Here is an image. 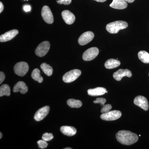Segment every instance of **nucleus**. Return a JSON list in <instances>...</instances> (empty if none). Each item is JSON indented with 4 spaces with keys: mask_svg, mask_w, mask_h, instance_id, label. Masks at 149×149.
Segmentation results:
<instances>
[{
    "mask_svg": "<svg viewBox=\"0 0 149 149\" xmlns=\"http://www.w3.org/2000/svg\"><path fill=\"white\" fill-rule=\"evenodd\" d=\"M28 91V88L25 83L22 81H19L16 83L13 88L14 93L19 92L21 94H24Z\"/></svg>",
    "mask_w": 149,
    "mask_h": 149,
    "instance_id": "nucleus-17",
    "label": "nucleus"
},
{
    "mask_svg": "<svg viewBox=\"0 0 149 149\" xmlns=\"http://www.w3.org/2000/svg\"><path fill=\"white\" fill-rule=\"evenodd\" d=\"M64 149H72V148H65Z\"/></svg>",
    "mask_w": 149,
    "mask_h": 149,
    "instance_id": "nucleus-36",
    "label": "nucleus"
},
{
    "mask_svg": "<svg viewBox=\"0 0 149 149\" xmlns=\"http://www.w3.org/2000/svg\"><path fill=\"white\" fill-rule=\"evenodd\" d=\"M62 16L65 22L68 24H71L74 23L75 20L74 15L68 10H65L62 12Z\"/></svg>",
    "mask_w": 149,
    "mask_h": 149,
    "instance_id": "nucleus-14",
    "label": "nucleus"
},
{
    "mask_svg": "<svg viewBox=\"0 0 149 149\" xmlns=\"http://www.w3.org/2000/svg\"><path fill=\"white\" fill-rule=\"evenodd\" d=\"M138 57L142 62L149 63V54L146 51H140L138 53Z\"/></svg>",
    "mask_w": 149,
    "mask_h": 149,
    "instance_id": "nucleus-20",
    "label": "nucleus"
},
{
    "mask_svg": "<svg viewBox=\"0 0 149 149\" xmlns=\"http://www.w3.org/2000/svg\"><path fill=\"white\" fill-rule=\"evenodd\" d=\"M5 79V75L4 73L1 71L0 72V84H2Z\"/></svg>",
    "mask_w": 149,
    "mask_h": 149,
    "instance_id": "nucleus-30",
    "label": "nucleus"
},
{
    "mask_svg": "<svg viewBox=\"0 0 149 149\" xmlns=\"http://www.w3.org/2000/svg\"><path fill=\"white\" fill-rule=\"evenodd\" d=\"M38 144V146L40 148L45 149L48 146V144L47 141L45 140H39L37 142Z\"/></svg>",
    "mask_w": 149,
    "mask_h": 149,
    "instance_id": "nucleus-25",
    "label": "nucleus"
},
{
    "mask_svg": "<svg viewBox=\"0 0 149 149\" xmlns=\"http://www.w3.org/2000/svg\"><path fill=\"white\" fill-rule=\"evenodd\" d=\"M107 93L106 89L102 87H97L94 89H90L88 91V95L93 97L103 95Z\"/></svg>",
    "mask_w": 149,
    "mask_h": 149,
    "instance_id": "nucleus-15",
    "label": "nucleus"
},
{
    "mask_svg": "<svg viewBox=\"0 0 149 149\" xmlns=\"http://www.w3.org/2000/svg\"><path fill=\"white\" fill-rule=\"evenodd\" d=\"M111 109L112 106L110 104H105L104 106H103L101 110V112L102 113H105L108 112L110 111V110Z\"/></svg>",
    "mask_w": 149,
    "mask_h": 149,
    "instance_id": "nucleus-27",
    "label": "nucleus"
},
{
    "mask_svg": "<svg viewBox=\"0 0 149 149\" xmlns=\"http://www.w3.org/2000/svg\"><path fill=\"white\" fill-rule=\"evenodd\" d=\"M80 70L74 69L66 72L63 77V80L65 83H70L76 80L81 75Z\"/></svg>",
    "mask_w": 149,
    "mask_h": 149,
    "instance_id": "nucleus-3",
    "label": "nucleus"
},
{
    "mask_svg": "<svg viewBox=\"0 0 149 149\" xmlns=\"http://www.w3.org/2000/svg\"><path fill=\"white\" fill-rule=\"evenodd\" d=\"M24 1H25V0H24ZM26 1H28V0H26Z\"/></svg>",
    "mask_w": 149,
    "mask_h": 149,
    "instance_id": "nucleus-37",
    "label": "nucleus"
},
{
    "mask_svg": "<svg viewBox=\"0 0 149 149\" xmlns=\"http://www.w3.org/2000/svg\"><path fill=\"white\" fill-rule=\"evenodd\" d=\"M116 136L118 142L126 146L133 145L139 140L137 134L128 130H120L116 133Z\"/></svg>",
    "mask_w": 149,
    "mask_h": 149,
    "instance_id": "nucleus-1",
    "label": "nucleus"
},
{
    "mask_svg": "<svg viewBox=\"0 0 149 149\" xmlns=\"http://www.w3.org/2000/svg\"><path fill=\"white\" fill-rule=\"evenodd\" d=\"M94 1L98 2H104L106 1L107 0H94Z\"/></svg>",
    "mask_w": 149,
    "mask_h": 149,
    "instance_id": "nucleus-33",
    "label": "nucleus"
},
{
    "mask_svg": "<svg viewBox=\"0 0 149 149\" xmlns=\"http://www.w3.org/2000/svg\"><path fill=\"white\" fill-rule=\"evenodd\" d=\"M29 65L25 62L17 63L14 67L15 73L19 76H24L29 70Z\"/></svg>",
    "mask_w": 149,
    "mask_h": 149,
    "instance_id": "nucleus-4",
    "label": "nucleus"
},
{
    "mask_svg": "<svg viewBox=\"0 0 149 149\" xmlns=\"http://www.w3.org/2000/svg\"></svg>",
    "mask_w": 149,
    "mask_h": 149,
    "instance_id": "nucleus-38",
    "label": "nucleus"
},
{
    "mask_svg": "<svg viewBox=\"0 0 149 149\" xmlns=\"http://www.w3.org/2000/svg\"><path fill=\"white\" fill-rule=\"evenodd\" d=\"M128 24L125 21L118 20L111 22L107 24L106 29L111 34H117L120 30L126 29Z\"/></svg>",
    "mask_w": 149,
    "mask_h": 149,
    "instance_id": "nucleus-2",
    "label": "nucleus"
},
{
    "mask_svg": "<svg viewBox=\"0 0 149 149\" xmlns=\"http://www.w3.org/2000/svg\"><path fill=\"white\" fill-rule=\"evenodd\" d=\"M60 130L63 135L68 136H74L77 133L76 129L72 126H61V127Z\"/></svg>",
    "mask_w": 149,
    "mask_h": 149,
    "instance_id": "nucleus-18",
    "label": "nucleus"
},
{
    "mask_svg": "<svg viewBox=\"0 0 149 149\" xmlns=\"http://www.w3.org/2000/svg\"><path fill=\"white\" fill-rule=\"evenodd\" d=\"M4 9V6L3 5V3L1 2H0V13L2 12Z\"/></svg>",
    "mask_w": 149,
    "mask_h": 149,
    "instance_id": "nucleus-32",
    "label": "nucleus"
},
{
    "mask_svg": "<svg viewBox=\"0 0 149 149\" xmlns=\"http://www.w3.org/2000/svg\"><path fill=\"white\" fill-rule=\"evenodd\" d=\"M72 2V0H58L57 1V3L59 4H64L65 5H68L70 4Z\"/></svg>",
    "mask_w": 149,
    "mask_h": 149,
    "instance_id": "nucleus-29",
    "label": "nucleus"
},
{
    "mask_svg": "<svg viewBox=\"0 0 149 149\" xmlns=\"http://www.w3.org/2000/svg\"><path fill=\"white\" fill-rule=\"evenodd\" d=\"M50 110L49 107L47 106L40 109L35 113L34 119L36 121H40L42 120L47 116Z\"/></svg>",
    "mask_w": 149,
    "mask_h": 149,
    "instance_id": "nucleus-11",
    "label": "nucleus"
},
{
    "mask_svg": "<svg viewBox=\"0 0 149 149\" xmlns=\"http://www.w3.org/2000/svg\"><path fill=\"white\" fill-rule=\"evenodd\" d=\"M54 138L52 133H46L43 134L42 139L46 141H50Z\"/></svg>",
    "mask_w": 149,
    "mask_h": 149,
    "instance_id": "nucleus-26",
    "label": "nucleus"
},
{
    "mask_svg": "<svg viewBox=\"0 0 149 149\" xmlns=\"http://www.w3.org/2000/svg\"><path fill=\"white\" fill-rule=\"evenodd\" d=\"M134 103L143 109L144 110L148 111L149 109V104L146 98L143 96L139 95L136 97L134 100Z\"/></svg>",
    "mask_w": 149,
    "mask_h": 149,
    "instance_id": "nucleus-10",
    "label": "nucleus"
},
{
    "mask_svg": "<svg viewBox=\"0 0 149 149\" xmlns=\"http://www.w3.org/2000/svg\"><path fill=\"white\" fill-rule=\"evenodd\" d=\"M67 104L70 107L76 108H80L82 106V102L79 100H74V99H70L68 100Z\"/></svg>",
    "mask_w": 149,
    "mask_h": 149,
    "instance_id": "nucleus-23",
    "label": "nucleus"
},
{
    "mask_svg": "<svg viewBox=\"0 0 149 149\" xmlns=\"http://www.w3.org/2000/svg\"><path fill=\"white\" fill-rule=\"evenodd\" d=\"M31 76L32 79L35 81H37L38 83H42L43 78L40 75V71L37 68H35L32 71Z\"/></svg>",
    "mask_w": 149,
    "mask_h": 149,
    "instance_id": "nucleus-21",
    "label": "nucleus"
},
{
    "mask_svg": "<svg viewBox=\"0 0 149 149\" xmlns=\"http://www.w3.org/2000/svg\"><path fill=\"white\" fill-rule=\"evenodd\" d=\"M18 30L17 29H13L6 32L0 36V42H4L12 40L18 34Z\"/></svg>",
    "mask_w": 149,
    "mask_h": 149,
    "instance_id": "nucleus-13",
    "label": "nucleus"
},
{
    "mask_svg": "<svg viewBox=\"0 0 149 149\" xmlns=\"http://www.w3.org/2000/svg\"><path fill=\"white\" fill-rule=\"evenodd\" d=\"M40 67L41 69L46 75L48 76H50L52 74L53 70L50 65L44 63L41 65Z\"/></svg>",
    "mask_w": 149,
    "mask_h": 149,
    "instance_id": "nucleus-22",
    "label": "nucleus"
},
{
    "mask_svg": "<svg viewBox=\"0 0 149 149\" xmlns=\"http://www.w3.org/2000/svg\"><path fill=\"white\" fill-rule=\"evenodd\" d=\"M122 115L121 112L119 111L113 110L102 113L100 118L102 120L106 121H112L118 119Z\"/></svg>",
    "mask_w": 149,
    "mask_h": 149,
    "instance_id": "nucleus-5",
    "label": "nucleus"
},
{
    "mask_svg": "<svg viewBox=\"0 0 149 149\" xmlns=\"http://www.w3.org/2000/svg\"><path fill=\"white\" fill-rule=\"evenodd\" d=\"M10 95V89L9 86L7 84H4L0 88V96H9Z\"/></svg>",
    "mask_w": 149,
    "mask_h": 149,
    "instance_id": "nucleus-24",
    "label": "nucleus"
},
{
    "mask_svg": "<svg viewBox=\"0 0 149 149\" xmlns=\"http://www.w3.org/2000/svg\"><path fill=\"white\" fill-rule=\"evenodd\" d=\"M109 6L113 8L122 10L126 8L128 6V4L125 0H113Z\"/></svg>",
    "mask_w": 149,
    "mask_h": 149,
    "instance_id": "nucleus-16",
    "label": "nucleus"
},
{
    "mask_svg": "<svg viewBox=\"0 0 149 149\" xmlns=\"http://www.w3.org/2000/svg\"><path fill=\"white\" fill-rule=\"evenodd\" d=\"M0 139H1L2 137V134L1 133H0Z\"/></svg>",
    "mask_w": 149,
    "mask_h": 149,
    "instance_id": "nucleus-35",
    "label": "nucleus"
},
{
    "mask_svg": "<svg viewBox=\"0 0 149 149\" xmlns=\"http://www.w3.org/2000/svg\"><path fill=\"white\" fill-rule=\"evenodd\" d=\"M42 17L44 21L48 24H52L54 22V17L50 9L47 6H43L41 12Z\"/></svg>",
    "mask_w": 149,
    "mask_h": 149,
    "instance_id": "nucleus-8",
    "label": "nucleus"
},
{
    "mask_svg": "<svg viewBox=\"0 0 149 149\" xmlns=\"http://www.w3.org/2000/svg\"><path fill=\"white\" fill-rule=\"evenodd\" d=\"M23 9H24V11L26 12H29L31 10V7L29 5H25L23 6Z\"/></svg>",
    "mask_w": 149,
    "mask_h": 149,
    "instance_id": "nucleus-31",
    "label": "nucleus"
},
{
    "mask_svg": "<svg viewBox=\"0 0 149 149\" xmlns=\"http://www.w3.org/2000/svg\"><path fill=\"white\" fill-rule=\"evenodd\" d=\"M93 102L95 104H100L101 105L104 106L105 105V104L106 102V100L104 98H98Z\"/></svg>",
    "mask_w": 149,
    "mask_h": 149,
    "instance_id": "nucleus-28",
    "label": "nucleus"
},
{
    "mask_svg": "<svg viewBox=\"0 0 149 149\" xmlns=\"http://www.w3.org/2000/svg\"><path fill=\"white\" fill-rule=\"evenodd\" d=\"M120 63L118 60L109 59L106 62L104 66L107 69H110L116 68L120 65Z\"/></svg>",
    "mask_w": 149,
    "mask_h": 149,
    "instance_id": "nucleus-19",
    "label": "nucleus"
},
{
    "mask_svg": "<svg viewBox=\"0 0 149 149\" xmlns=\"http://www.w3.org/2000/svg\"><path fill=\"white\" fill-rule=\"evenodd\" d=\"M99 53V50L97 48H89L84 52L83 55V58L85 61H91L94 59Z\"/></svg>",
    "mask_w": 149,
    "mask_h": 149,
    "instance_id": "nucleus-7",
    "label": "nucleus"
},
{
    "mask_svg": "<svg viewBox=\"0 0 149 149\" xmlns=\"http://www.w3.org/2000/svg\"><path fill=\"white\" fill-rule=\"evenodd\" d=\"M132 74L130 70L128 69L118 70L117 71L113 73V77L115 80L117 81H120L123 77H132Z\"/></svg>",
    "mask_w": 149,
    "mask_h": 149,
    "instance_id": "nucleus-12",
    "label": "nucleus"
},
{
    "mask_svg": "<svg viewBox=\"0 0 149 149\" xmlns=\"http://www.w3.org/2000/svg\"><path fill=\"white\" fill-rule=\"evenodd\" d=\"M94 36V33L91 31L84 32L78 39V43L82 46L87 45L93 40Z\"/></svg>",
    "mask_w": 149,
    "mask_h": 149,
    "instance_id": "nucleus-9",
    "label": "nucleus"
},
{
    "mask_svg": "<svg viewBox=\"0 0 149 149\" xmlns=\"http://www.w3.org/2000/svg\"><path fill=\"white\" fill-rule=\"evenodd\" d=\"M125 1L128 3H131L134 2L135 0H125Z\"/></svg>",
    "mask_w": 149,
    "mask_h": 149,
    "instance_id": "nucleus-34",
    "label": "nucleus"
},
{
    "mask_svg": "<svg viewBox=\"0 0 149 149\" xmlns=\"http://www.w3.org/2000/svg\"><path fill=\"white\" fill-rule=\"evenodd\" d=\"M50 44L48 41H45L40 43L35 50L36 54L42 57L47 54L49 50Z\"/></svg>",
    "mask_w": 149,
    "mask_h": 149,
    "instance_id": "nucleus-6",
    "label": "nucleus"
}]
</instances>
